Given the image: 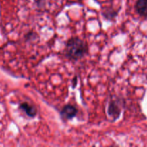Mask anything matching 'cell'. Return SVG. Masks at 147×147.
Returning <instances> with one entry per match:
<instances>
[{"label": "cell", "instance_id": "obj_4", "mask_svg": "<svg viewBox=\"0 0 147 147\" xmlns=\"http://www.w3.org/2000/svg\"><path fill=\"white\" fill-rule=\"evenodd\" d=\"M135 7L138 14L147 17V0H138Z\"/></svg>", "mask_w": 147, "mask_h": 147}, {"label": "cell", "instance_id": "obj_5", "mask_svg": "<svg viewBox=\"0 0 147 147\" xmlns=\"http://www.w3.org/2000/svg\"><path fill=\"white\" fill-rule=\"evenodd\" d=\"M121 110L119 109V106L116 102H111L109 105V110H108V113L110 116H111L113 119H116L119 118V115H120Z\"/></svg>", "mask_w": 147, "mask_h": 147}, {"label": "cell", "instance_id": "obj_2", "mask_svg": "<svg viewBox=\"0 0 147 147\" xmlns=\"http://www.w3.org/2000/svg\"><path fill=\"white\" fill-rule=\"evenodd\" d=\"M78 109L73 105H66L60 111V116L63 120H69L77 115Z\"/></svg>", "mask_w": 147, "mask_h": 147}, {"label": "cell", "instance_id": "obj_1", "mask_svg": "<svg viewBox=\"0 0 147 147\" xmlns=\"http://www.w3.org/2000/svg\"><path fill=\"white\" fill-rule=\"evenodd\" d=\"M88 51V45L78 37L68 40L65 47V54L70 60H78L86 55Z\"/></svg>", "mask_w": 147, "mask_h": 147}, {"label": "cell", "instance_id": "obj_3", "mask_svg": "<svg viewBox=\"0 0 147 147\" xmlns=\"http://www.w3.org/2000/svg\"><path fill=\"white\" fill-rule=\"evenodd\" d=\"M19 108L21 110H22L29 117L34 118L37 113V109L34 106H32V105L29 104L28 103H26V102L22 103L19 106Z\"/></svg>", "mask_w": 147, "mask_h": 147}]
</instances>
